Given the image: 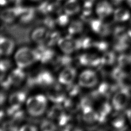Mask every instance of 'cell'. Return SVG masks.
Segmentation results:
<instances>
[{
  "label": "cell",
  "instance_id": "6da1fadb",
  "mask_svg": "<svg viewBox=\"0 0 131 131\" xmlns=\"http://www.w3.org/2000/svg\"><path fill=\"white\" fill-rule=\"evenodd\" d=\"M47 99L41 94H37L29 97L26 103V107L29 115L38 117L42 115L47 107Z\"/></svg>",
  "mask_w": 131,
  "mask_h": 131
},
{
  "label": "cell",
  "instance_id": "7a4b0ae2",
  "mask_svg": "<svg viewBox=\"0 0 131 131\" xmlns=\"http://www.w3.org/2000/svg\"><path fill=\"white\" fill-rule=\"evenodd\" d=\"M14 58L17 67L23 69L32 64L37 60L38 56L35 50L24 47L20 48L16 51Z\"/></svg>",
  "mask_w": 131,
  "mask_h": 131
},
{
  "label": "cell",
  "instance_id": "3957f363",
  "mask_svg": "<svg viewBox=\"0 0 131 131\" xmlns=\"http://www.w3.org/2000/svg\"><path fill=\"white\" fill-rule=\"evenodd\" d=\"M24 8L25 7L19 5L5 8L0 13V19L4 23L11 24L17 17H19Z\"/></svg>",
  "mask_w": 131,
  "mask_h": 131
},
{
  "label": "cell",
  "instance_id": "277c9868",
  "mask_svg": "<svg viewBox=\"0 0 131 131\" xmlns=\"http://www.w3.org/2000/svg\"><path fill=\"white\" fill-rule=\"evenodd\" d=\"M98 78L96 73L91 70L82 71L78 77V83L82 87L90 88L94 86L98 82Z\"/></svg>",
  "mask_w": 131,
  "mask_h": 131
},
{
  "label": "cell",
  "instance_id": "5b68a950",
  "mask_svg": "<svg viewBox=\"0 0 131 131\" xmlns=\"http://www.w3.org/2000/svg\"><path fill=\"white\" fill-rule=\"evenodd\" d=\"M92 30L101 36L108 35L112 32L110 24L104 23L100 19H92L89 22Z\"/></svg>",
  "mask_w": 131,
  "mask_h": 131
},
{
  "label": "cell",
  "instance_id": "8992f818",
  "mask_svg": "<svg viewBox=\"0 0 131 131\" xmlns=\"http://www.w3.org/2000/svg\"><path fill=\"white\" fill-rule=\"evenodd\" d=\"M60 49L64 53L70 54L77 48L76 39L75 40L71 36L60 37L57 42Z\"/></svg>",
  "mask_w": 131,
  "mask_h": 131
},
{
  "label": "cell",
  "instance_id": "52a82bcc",
  "mask_svg": "<svg viewBox=\"0 0 131 131\" xmlns=\"http://www.w3.org/2000/svg\"><path fill=\"white\" fill-rule=\"evenodd\" d=\"M50 32L45 27H39L34 29L31 34L32 40L37 43H42L48 39Z\"/></svg>",
  "mask_w": 131,
  "mask_h": 131
},
{
  "label": "cell",
  "instance_id": "ba28073f",
  "mask_svg": "<svg viewBox=\"0 0 131 131\" xmlns=\"http://www.w3.org/2000/svg\"><path fill=\"white\" fill-rule=\"evenodd\" d=\"M76 71L72 67H66L64 68L59 73L58 76L59 81L63 84H70L76 77Z\"/></svg>",
  "mask_w": 131,
  "mask_h": 131
},
{
  "label": "cell",
  "instance_id": "9c48e42d",
  "mask_svg": "<svg viewBox=\"0 0 131 131\" xmlns=\"http://www.w3.org/2000/svg\"><path fill=\"white\" fill-rule=\"evenodd\" d=\"M96 11L97 14L100 18H104L112 13L113 9L109 2L104 0L98 3Z\"/></svg>",
  "mask_w": 131,
  "mask_h": 131
},
{
  "label": "cell",
  "instance_id": "30bf717a",
  "mask_svg": "<svg viewBox=\"0 0 131 131\" xmlns=\"http://www.w3.org/2000/svg\"><path fill=\"white\" fill-rule=\"evenodd\" d=\"M13 40L6 36H0V50L3 55H9L14 49Z\"/></svg>",
  "mask_w": 131,
  "mask_h": 131
},
{
  "label": "cell",
  "instance_id": "8fae6325",
  "mask_svg": "<svg viewBox=\"0 0 131 131\" xmlns=\"http://www.w3.org/2000/svg\"><path fill=\"white\" fill-rule=\"evenodd\" d=\"M129 95L126 92H120L114 97L113 104L116 109L124 108L128 103Z\"/></svg>",
  "mask_w": 131,
  "mask_h": 131
},
{
  "label": "cell",
  "instance_id": "7c38bea8",
  "mask_svg": "<svg viewBox=\"0 0 131 131\" xmlns=\"http://www.w3.org/2000/svg\"><path fill=\"white\" fill-rule=\"evenodd\" d=\"M62 9L64 13L69 16L78 13L80 10V6L77 0H67L64 4Z\"/></svg>",
  "mask_w": 131,
  "mask_h": 131
},
{
  "label": "cell",
  "instance_id": "4fadbf2b",
  "mask_svg": "<svg viewBox=\"0 0 131 131\" xmlns=\"http://www.w3.org/2000/svg\"><path fill=\"white\" fill-rule=\"evenodd\" d=\"M35 14L36 10L33 7H25L21 14L19 16V21L21 24H29L35 18Z\"/></svg>",
  "mask_w": 131,
  "mask_h": 131
},
{
  "label": "cell",
  "instance_id": "5bb4252c",
  "mask_svg": "<svg viewBox=\"0 0 131 131\" xmlns=\"http://www.w3.org/2000/svg\"><path fill=\"white\" fill-rule=\"evenodd\" d=\"M84 28L82 20L75 19L71 21L68 28V31L70 35H74L81 32Z\"/></svg>",
  "mask_w": 131,
  "mask_h": 131
},
{
  "label": "cell",
  "instance_id": "9a60e30c",
  "mask_svg": "<svg viewBox=\"0 0 131 131\" xmlns=\"http://www.w3.org/2000/svg\"><path fill=\"white\" fill-rule=\"evenodd\" d=\"M130 17V13L128 10L122 8L116 9L114 12V19L117 21H124Z\"/></svg>",
  "mask_w": 131,
  "mask_h": 131
},
{
  "label": "cell",
  "instance_id": "2e32d148",
  "mask_svg": "<svg viewBox=\"0 0 131 131\" xmlns=\"http://www.w3.org/2000/svg\"><path fill=\"white\" fill-rule=\"evenodd\" d=\"M127 32L123 26L116 27L113 30L114 36L116 40H127L128 36Z\"/></svg>",
  "mask_w": 131,
  "mask_h": 131
},
{
  "label": "cell",
  "instance_id": "e0dca14e",
  "mask_svg": "<svg viewBox=\"0 0 131 131\" xmlns=\"http://www.w3.org/2000/svg\"><path fill=\"white\" fill-rule=\"evenodd\" d=\"M25 100V95L24 94L15 93L11 96L10 102L12 106H17L20 105Z\"/></svg>",
  "mask_w": 131,
  "mask_h": 131
},
{
  "label": "cell",
  "instance_id": "ac0fdd59",
  "mask_svg": "<svg viewBox=\"0 0 131 131\" xmlns=\"http://www.w3.org/2000/svg\"><path fill=\"white\" fill-rule=\"evenodd\" d=\"M22 69L18 68L17 70H14L12 72L11 75L10 76V79L12 80V82L14 83H19L24 77V74L21 71Z\"/></svg>",
  "mask_w": 131,
  "mask_h": 131
},
{
  "label": "cell",
  "instance_id": "d6986e66",
  "mask_svg": "<svg viewBox=\"0 0 131 131\" xmlns=\"http://www.w3.org/2000/svg\"><path fill=\"white\" fill-rule=\"evenodd\" d=\"M56 23L60 26H65L70 23L69 15L64 13L60 14L56 19Z\"/></svg>",
  "mask_w": 131,
  "mask_h": 131
},
{
  "label": "cell",
  "instance_id": "ffe728a7",
  "mask_svg": "<svg viewBox=\"0 0 131 131\" xmlns=\"http://www.w3.org/2000/svg\"><path fill=\"white\" fill-rule=\"evenodd\" d=\"M59 36L60 34L58 31H53L51 33L50 32L47 39V40H48L49 41V43L52 44L54 42L57 43L58 40L60 38Z\"/></svg>",
  "mask_w": 131,
  "mask_h": 131
},
{
  "label": "cell",
  "instance_id": "44dd1931",
  "mask_svg": "<svg viewBox=\"0 0 131 131\" xmlns=\"http://www.w3.org/2000/svg\"><path fill=\"white\" fill-rule=\"evenodd\" d=\"M45 27L48 29H52L56 25V20L50 16L46 17L43 20Z\"/></svg>",
  "mask_w": 131,
  "mask_h": 131
},
{
  "label": "cell",
  "instance_id": "7402d4cb",
  "mask_svg": "<svg viewBox=\"0 0 131 131\" xmlns=\"http://www.w3.org/2000/svg\"><path fill=\"white\" fill-rule=\"evenodd\" d=\"M20 131H37L36 126L32 125H25L20 129Z\"/></svg>",
  "mask_w": 131,
  "mask_h": 131
},
{
  "label": "cell",
  "instance_id": "603a6c76",
  "mask_svg": "<svg viewBox=\"0 0 131 131\" xmlns=\"http://www.w3.org/2000/svg\"><path fill=\"white\" fill-rule=\"evenodd\" d=\"M94 45L98 48V49L100 50H103L105 48H107V43L103 41H98L94 43Z\"/></svg>",
  "mask_w": 131,
  "mask_h": 131
},
{
  "label": "cell",
  "instance_id": "cb8c5ba5",
  "mask_svg": "<svg viewBox=\"0 0 131 131\" xmlns=\"http://www.w3.org/2000/svg\"><path fill=\"white\" fill-rule=\"evenodd\" d=\"M10 2H11V0H0V5L5 6Z\"/></svg>",
  "mask_w": 131,
  "mask_h": 131
},
{
  "label": "cell",
  "instance_id": "d4e9b609",
  "mask_svg": "<svg viewBox=\"0 0 131 131\" xmlns=\"http://www.w3.org/2000/svg\"><path fill=\"white\" fill-rule=\"evenodd\" d=\"M111 1L113 3V4L115 5H118L121 4V3L123 1V0H111Z\"/></svg>",
  "mask_w": 131,
  "mask_h": 131
},
{
  "label": "cell",
  "instance_id": "484cf974",
  "mask_svg": "<svg viewBox=\"0 0 131 131\" xmlns=\"http://www.w3.org/2000/svg\"><path fill=\"white\" fill-rule=\"evenodd\" d=\"M22 0H11V2L14 3L16 6H19V4L21 2Z\"/></svg>",
  "mask_w": 131,
  "mask_h": 131
},
{
  "label": "cell",
  "instance_id": "4316f807",
  "mask_svg": "<svg viewBox=\"0 0 131 131\" xmlns=\"http://www.w3.org/2000/svg\"><path fill=\"white\" fill-rule=\"evenodd\" d=\"M4 100H5L4 95L3 94L0 93V104L3 102Z\"/></svg>",
  "mask_w": 131,
  "mask_h": 131
},
{
  "label": "cell",
  "instance_id": "83f0119b",
  "mask_svg": "<svg viewBox=\"0 0 131 131\" xmlns=\"http://www.w3.org/2000/svg\"><path fill=\"white\" fill-rule=\"evenodd\" d=\"M128 118L129 121L131 123V110H130L129 111V112H128Z\"/></svg>",
  "mask_w": 131,
  "mask_h": 131
},
{
  "label": "cell",
  "instance_id": "f1b7e54d",
  "mask_svg": "<svg viewBox=\"0 0 131 131\" xmlns=\"http://www.w3.org/2000/svg\"><path fill=\"white\" fill-rule=\"evenodd\" d=\"M127 32V35H128V37H131V29H129V30H128Z\"/></svg>",
  "mask_w": 131,
  "mask_h": 131
},
{
  "label": "cell",
  "instance_id": "f546056e",
  "mask_svg": "<svg viewBox=\"0 0 131 131\" xmlns=\"http://www.w3.org/2000/svg\"><path fill=\"white\" fill-rule=\"evenodd\" d=\"M127 4L131 7V0H125Z\"/></svg>",
  "mask_w": 131,
  "mask_h": 131
},
{
  "label": "cell",
  "instance_id": "4dcf8cb0",
  "mask_svg": "<svg viewBox=\"0 0 131 131\" xmlns=\"http://www.w3.org/2000/svg\"><path fill=\"white\" fill-rule=\"evenodd\" d=\"M74 131H81V130H79V129H74Z\"/></svg>",
  "mask_w": 131,
  "mask_h": 131
},
{
  "label": "cell",
  "instance_id": "1f68e13d",
  "mask_svg": "<svg viewBox=\"0 0 131 131\" xmlns=\"http://www.w3.org/2000/svg\"><path fill=\"white\" fill-rule=\"evenodd\" d=\"M30 1H40V0H30Z\"/></svg>",
  "mask_w": 131,
  "mask_h": 131
},
{
  "label": "cell",
  "instance_id": "d6a6232c",
  "mask_svg": "<svg viewBox=\"0 0 131 131\" xmlns=\"http://www.w3.org/2000/svg\"><path fill=\"white\" fill-rule=\"evenodd\" d=\"M90 1H93V2H94L95 0H90Z\"/></svg>",
  "mask_w": 131,
  "mask_h": 131
},
{
  "label": "cell",
  "instance_id": "836d02e7",
  "mask_svg": "<svg viewBox=\"0 0 131 131\" xmlns=\"http://www.w3.org/2000/svg\"><path fill=\"white\" fill-rule=\"evenodd\" d=\"M130 23H131V21H130Z\"/></svg>",
  "mask_w": 131,
  "mask_h": 131
},
{
  "label": "cell",
  "instance_id": "e575fe53",
  "mask_svg": "<svg viewBox=\"0 0 131 131\" xmlns=\"http://www.w3.org/2000/svg\"><path fill=\"white\" fill-rule=\"evenodd\" d=\"M58 1H60V0H58Z\"/></svg>",
  "mask_w": 131,
  "mask_h": 131
}]
</instances>
